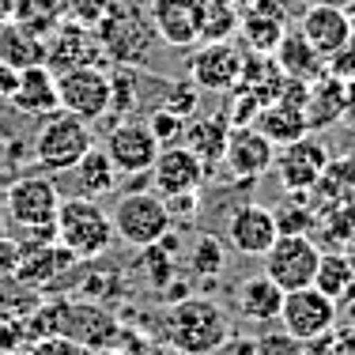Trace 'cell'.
I'll list each match as a JSON object with an SVG mask.
<instances>
[{"mask_svg":"<svg viewBox=\"0 0 355 355\" xmlns=\"http://www.w3.org/2000/svg\"><path fill=\"white\" fill-rule=\"evenodd\" d=\"M166 340L182 355H216V348L231 336V321L223 306L205 295H185L178 299L163 318Z\"/></svg>","mask_w":355,"mask_h":355,"instance_id":"obj_1","label":"cell"},{"mask_svg":"<svg viewBox=\"0 0 355 355\" xmlns=\"http://www.w3.org/2000/svg\"><path fill=\"white\" fill-rule=\"evenodd\" d=\"M53 239H61V250H69L76 261L103 257L114 246V219L110 212L98 208V200L91 197H61L53 219Z\"/></svg>","mask_w":355,"mask_h":355,"instance_id":"obj_2","label":"cell"},{"mask_svg":"<svg viewBox=\"0 0 355 355\" xmlns=\"http://www.w3.org/2000/svg\"><path fill=\"white\" fill-rule=\"evenodd\" d=\"M95 148V137H91V121L69 114V110H53L46 114L38 137H35V155L46 171H76L87 151Z\"/></svg>","mask_w":355,"mask_h":355,"instance_id":"obj_3","label":"cell"},{"mask_svg":"<svg viewBox=\"0 0 355 355\" xmlns=\"http://www.w3.org/2000/svg\"><path fill=\"white\" fill-rule=\"evenodd\" d=\"M110 219H114L117 239L137 246V250H148V246H155V242H163L174 227L171 212H166V200L159 197V193H148V189L125 193L114 205Z\"/></svg>","mask_w":355,"mask_h":355,"instance_id":"obj_4","label":"cell"},{"mask_svg":"<svg viewBox=\"0 0 355 355\" xmlns=\"http://www.w3.org/2000/svg\"><path fill=\"white\" fill-rule=\"evenodd\" d=\"M261 261H265V276L280 284V291H299L314 284L321 246L314 234H280Z\"/></svg>","mask_w":355,"mask_h":355,"instance_id":"obj_5","label":"cell"},{"mask_svg":"<svg viewBox=\"0 0 355 355\" xmlns=\"http://www.w3.org/2000/svg\"><path fill=\"white\" fill-rule=\"evenodd\" d=\"M57 98H61V110L83 117V121H98L103 114H110L114 87L98 64H83V69H69L57 76Z\"/></svg>","mask_w":355,"mask_h":355,"instance_id":"obj_6","label":"cell"},{"mask_svg":"<svg viewBox=\"0 0 355 355\" xmlns=\"http://www.w3.org/2000/svg\"><path fill=\"white\" fill-rule=\"evenodd\" d=\"M329 159H333L329 144L306 132V137H299L295 144H284V148L276 151L272 171L280 178L284 193H302V197H306V193L314 189V182L321 178V171H325Z\"/></svg>","mask_w":355,"mask_h":355,"instance_id":"obj_7","label":"cell"},{"mask_svg":"<svg viewBox=\"0 0 355 355\" xmlns=\"http://www.w3.org/2000/svg\"><path fill=\"white\" fill-rule=\"evenodd\" d=\"M4 208L15 227L27 231H53L57 208H61V193L49 178H19L12 189L4 193Z\"/></svg>","mask_w":355,"mask_h":355,"instance_id":"obj_8","label":"cell"},{"mask_svg":"<svg viewBox=\"0 0 355 355\" xmlns=\"http://www.w3.org/2000/svg\"><path fill=\"white\" fill-rule=\"evenodd\" d=\"M280 329L291 333L295 340H314V336L336 329V302L329 295H321L314 284L299 287V291H284Z\"/></svg>","mask_w":355,"mask_h":355,"instance_id":"obj_9","label":"cell"},{"mask_svg":"<svg viewBox=\"0 0 355 355\" xmlns=\"http://www.w3.org/2000/svg\"><path fill=\"white\" fill-rule=\"evenodd\" d=\"M242 57L246 53L231 38L227 42H197V49L189 57V80L200 91H231V87H239Z\"/></svg>","mask_w":355,"mask_h":355,"instance_id":"obj_10","label":"cell"},{"mask_svg":"<svg viewBox=\"0 0 355 355\" xmlns=\"http://www.w3.org/2000/svg\"><path fill=\"white\" fill-rule=\"evenodd\" d=\"M148 23L140 19V15L132 12H106L103 23H98V46H103V57H114L117 64H137L144 61V53H148Z\"/></svg>","mask_w":355,"mask_h":355,"instance_id":"obj_11","label":"cell"},{"mask_svg":"<svg viewBox=\"0 0 355 355\" xmlns=\"http://www.w3.org/2000/svg\"><path fill=\"white\" fill-rule=\"evenodd\" d=\"M205 163L193 155L185 144H171L159 148L155 163H151V182H155L159 197H178V193H197L205 185Z\"/></svg>","mask_w":355,"mask_h":355,"instance_id":"obj_12","label":"cell"},{"mask_svg":"<svg viewBox=\"0 0 355 355\" xmlns=\"http://www.w3.org/2000/svg\"><path fill=\"white\" fill-rule=\"evenodd\" d=\"M276 239H280L276 216H272V208H265V205H242L231 212V219H227V242H231V250L242 253V257H265Z\"/></svg>","mask_w":355,"mask_h":355,"instance_id":"obj_13","label":"cell"},{"mask_svg":"<svg viewBox=\"0 0 355 355\" xmlns=\"http://www.w3.org/2000/svg\"><path fill=\"white\" fill-rule=\"evenodd\" d=\"M103 151L110 155V163L117 166V174H148L151 163H155V155H159V144L151 137L148 125L121 121V125L110 129Z\"/></svg>","mask_w":355,"mask_h":355,"instance_id":"obj_14","label":"cell"},{"mask_svg":"<svg viewBox=\"0 0 355 355\" xmlns=\"http://www.w3.org/2000/svg\"><path fill=\"white\" fill-rule=\"evenodd\" d=\"M272 159H276V144L268 137H261L253 125L231 129L227 151H223V166L239 178V182H257L261 174L272 171Z\"/></svg>","mask_w":355,"mask_h":355,"instance_id":"obj_15","label":"cell"},{"mask_svg":"<svg viewBox=\"0 0 355 355\" xmlns=\"http://www.w3.org/2000/svg\"><path fill=\"white\" fill-rule=\"evenodd\" d=\"M200 0H151V31L174 49H189L200 42Z\"/></svg>","mask_w":355,"mask_h":355,"instance_id":"obj_16","label":"cell"},{"mask_svg":"<svg viewBox=\"0 0 355 355\" xmlns=\"http://www.w3.org/2000/svg\"><path fill=\"white\" fill-rule=\"evenodd\" d=\"M239 35L246 42L250 53H276L280 38L287 35V19L284 8L276 0H246L239 8Z\"/></svg>","mask_w":355,"mask_h":355,"instance_id":"obj_17","label":"cell"},{"mask_svg":"<svg viewBox=\"0 0 355 355\" xmlns=\"http://www.w3.org/2000/svg\"><path fill=\"white\" fill-rule=\"evenodd\" d=\"M103 61V46L80 23H64L53 31V42H46V69L53 76L69 72V69H83V64H98Z\"/></svg>","mask_w":355,"mask_h":355,"instance_id":"obj_18","label":"cell"},{"mask_svg":"<svg viewBox=\"0 0 355 355\" xmlns=\"http://www.w3.org/2000/svg\"><path fill=\"white\" fill-rule=\"evenodd\" d=\"M352 31H355L352 19L344 15V8H336V4H306V12H302V19H299V35L306 38L325 61L352 38Z\"/></svg>","mask_w":355,"mask_h":355,"instance_id":"obj_19","label":"cell"},{"mask_svg":"<svg viewBox=\"0 0 355 355\" xmlns=\"http://www.w3.org/2000/svg\"><path fill=\"white\" fill-rule=\"evenodd\" d=\"M69 340H76L80 348H103L106 340H117V321L106 314L103 306H72V302H61V329Z\"/></svg>","mask_w":355,"mask_h":355,"instance_id":"obj_20","label":"cell"},{"mask_svg":"<svg viewBox=\"0 0 355 355\" xmlns=\"http://www.w3.org/2000/svg\"><path fill=\"white\" fill-rule=\"evenodd\" d=\"M344 103H348V80L333 72H321L318 80H310V95H306V121H310V132H321V129H333L336 121H344Z\"/></svg>","mask_w":355,"mask_h":355,"instance_id":"obj_21","label":"cell"},{"mask_svg":"<svg viewBox=\"0 0 355 355\" xmlns=\"http://www.w3.org/2000/svg\"><path fill=\"white\" fill-rule=\"evenodd\" d=\"M8 98L23 114H42V117L53 114L61 106V98H57V76L46 64H27V69H19V76H15V87Z\"/></svg>","mask_w":355,"mask_h":355,"instance_id":"obj_22","label":"cell"},{"mask_svg":"<svg viewBox=\"0 0 355 355\" xmlns=\"http://www.w3.org/2000/svg\"><path fill=\"white\" fill-rule=\"evenodd\" d=\"M310 208L314 212H325L333 205H344V200H355V155H333L325 163V171L314 182V189L306 193Z\"/></svg>","mask_w":355,"mask_h":355,"instance_id":"obj_23","label":"cell"},{"mask_svg":"<svg viewBox=\"0 0 355 355\" xmlns=\"http://www.w3.org/2000/svg\"><path fill=\"white\" fill-rule=\"evenodd\" d=\"M239 314L253 321V325H272L280 321V306H284V291L276 280H268L265 272L250 276V280L239 284Z\"/></svg>","mask_w":355,"mask_h":355,"instance_id":"obj_24","label":"cell"},{"mask_svg":"<svg viewBox=\"0 0 355 355\" xmlns=\"http://www.w3.org/2000/svg\"><path fill=\"white\" fill-rule=\"evenodd\" d=\"M227 137H231V125H227V117H223V114H212V117H197V121H185L182 144L200 159V163H205V171H212L216 163H223Z\"/></svg>","mask_w":355,"mask_h":355,"instance_id":"obj_25","label":"cell"},{"mask_svg":"<svg viewBox=\"0 0 355 355\" xmlns=\"http://www.w3.org/2000/svg\"><path fill=\"white\" fill-rule=\"evenodd\" d=\"M272 61H276V69H280L284 76H291V80H306V83L318 80V76L325 72V57H321L318 49L299 35V27L287 31V35L280 38Z\"/></svg>","mask_w":355,"mask_h":355,"instance_id":"obj_26","label":"cell"},{"mask_svg":"<svg viewBox=\"0 0 355 355\" xmlns=\"http://www.w3.org/2000/svg\"><path fill=\"white\" fill-rule=\"evenodd\" d=\"M253 129H257L261 137H268L276 148H284V144H295L299 137H306V132H310V121H306V110H302V106L268 103V106H261Z\"/></svg>","mask_w":355,"mask_h":355,"instance_id":"obj_27","label":"cell"},{"mask_svg":"<svg viewBox=\"0 0 355 355\" xmlns=\"http://www.w3.org/2000/svg\"><path fill=\"white\" fill-rule=\"evenodd\" d=\"M0 64L15 72L27 64H46V42L35 38V31H23V23H0Z\"/></svg>","mask_w":355,"mask_h":355,"instance_id":"obj_28","label":"cell"},{"mask_svg":"<svg viewBox=\"0 0 355 355\" xmlns=\"http://www.w3.org/2000/svg\"><path fill=\"white\" fill-rule=\"evenodd\" d=\"M76 178H80V197H106V193L117 189V166L110 163V155L103 148H91L87 155L76 163Z\"/></svg>","mask_w":355,"mask_h":355,"instance_id":"obj_29","label":"cell"},{"mask_svg":"<svg viewBox=\"0 0 355 355\" xmlns=\"http://www.w3.org/2000/svg\"><path fill=\"white\" fill-rule=\"evenodd\" d=\"M355 284V268L352 261L344 257V250H321V261H318V272H314V287L329 299H340L344 291Z\"/></svg>","mask_w":355,"mask_h":355,"instance_id":"obj_30","label":"cell"},{"mask_svg":"<svg viewBox=\"0 0 355 355\" xmlns=\"http://www.w3.org/2000/svg\"><path fill=\"white\" fill-rule=\"evenodd\" d=\"M318 246H348V242L355 239V200H344V205H333L325 208V212H318Z\"/></svg>","mask_w":355,"mask_h":355,"instance_id":"obj_31","label":"cell"},{"mask_svg":"<svg viewBox=\"0 0 355 355\" xmlns=\"http://www.w3.org/2000/svg\"><path fill=\"white\" fill-rule=\"evenodd\" d=\"M272 216L280 234H314L318 227V212L310 208V200L302 193H287V200L280 208H272Z\"/></svg>","mask_w":355,"mask_h":355,"instance_id":"obj_32","label":"cell"},{"mask_svg":"<svg viewBox=\"0 0 355 355\" xmlns=\"http://www.w3.org/2000/svg\"><path fill=\"white\" fill-rule=\"evenodd\" d=\"M227 268V250L216 234H200L189 250V272L200 276V280H216L219 272Z\"/></svg>","mask_w":355,"mask_h":355,"instance_id":"obj_33","label":"cell"},{"mask_svg":"<svg viewBox=\"0 0 355 355\" xmlns=\"http://www.w3.org/2000/svg\"><path fill=\"white\" fill-rule=\"evenodd\" d=\"M261 106H265V103H261L250 87H231V106L223 110V117H227V125H231V129H242V125L257 121Z\"/></svg>","mask_w":355,"mask_h":355,"instance_id":"obj_34","label":"cell"},{"mask_svg":"<svg viewBox=\"0 0 355 355\" xmlns=\"http://www.w3.org/2000/svg\"><path fill=\"white\" fill-rule=\"evenodd\" d=\"M148 129H151V137H155L159 148H171V144H182L185 117L174 114V110H166V106H159L155 114L148 117Z\"/></svg>","mask_w":355,"mask_h":355,"instance_id":"obj_35","label":"cell"},{"mask_svg":"<svg viewBox=\"0 0 355 355\" xmlns=\"http://www.w3.org/2000/svg\"><path fill=\"white\" fill-rule=\"evenodd\" d=\"M253 355H306V352H302V340L276 329V333H261L253 340Z\"/></svg>","mask_w":355,"mask_h":355,"instance_id":"obj_36","label":"cell"},{"mask_svg":"<svg viewBox=\"0 0 355 355\" xmlns=\"http://www.w3.org/2000/svg\"><path fill=\"white\" fill-rule=\"evenodd\" d=\"M31 355H87V348H80L64 333H53V336H42V340L31 344Z\"/></svg>","mask_w":355,"mask_h":355,"instance_id":"obj_37","label":"cell"},{"mask_svg":"<svg viewBox=\"0 0 355 355\" xmlns=\"http://www.w3.org/2000/svg\"><path fill=\"white\" fill-rule=\"evenodd\" d=\"M325 69L333 72V76H340V80L355 83V31H352V38L344 42V46H340V49H336V53L325 61Z\"/></svg>","mask_w":355,"mask_h":355,"instance_id":"obj_38","label":"cell"},{"mask_svg":"<svg viewBox=\"0 0 355 355\" xmlns=\"http://www.w3.org/2000/svg\"><path fill=\"white\" fill-rule=\"evenodd\" d=\"M23 344H31V336H27V325H23L19 318H0V355L4 352H15V348H23Z\"/></svg>","mask_w":355,"mask_h":355,"instance_id":"obj_39","label":"cell"},{"mask_svg":"<svg viewBox=\"0 0 355 355\" xmlns=\"http://www.w3.org/2000/svg\"><path fill=\"white\" fill-rule=\"evenodd\" d=\"M197 95H200V87H197V83H182V87H171L166 110H174V114H182L185 121H189V117H193V110H197Z\"/></svg>","mask_w":355,"mask_h":355,"instance_id":"obj_40","label":"cell"},{"mask_svg":"<svg viewBox=\"0 0 355 355\" xmlns=\"http://www.w3.org/2000/svg\"><path fill=\"white\" fill-rule=\"evenodd\" d=\"M253 340L257 336H227L216 348V355H253Z\"/></svg>","mask_w":355,"mask_h":355,"instance_id":"obj_41","label":"cell"},{"mask_svg":"<svg viewBox=\"0 0 355 355\" xmlns=\"http://www.w3.org/2000/svg\"><path fill=\"white\" fill-rule=\"evenodd\" d=\"M336 321H340V325H352V329H355V284L340 295V299H336Z\"/></svg>","mask_w":355,"mask_h":355,"instance_id":"obj_42","label":"cell"},{"mask_svg":"<svg viewBox=\"0 0 355 355\" xmlns=\"http://www.w3.org/2000/svg\"><path fill=\"white\" fill-rule=\"evenodd\" d=\"M333 355H355V329L352 325L333 329Z\"/></svg>","mask_w":355,"mask_h":355,"instance_id":"obj_43","label":"cell"},{"mask_svg":"<svg viewBox=\"0 0 355 355\" xmlns=\"http://www.w3.org/2000/svg\"><path fill=\"white\" fill-rule=\"evenodd\" d=\"M302 352L306 355H333V329L314 336V340H302Z\"/></svg>","mask_w":355,"mask_h":355,"instance_id":"obj_44","label":"cell"},{"mask_svg":"<svg viewBox=\"0 0 355 355\" xmlns=\"http://www.w3.org/2000/svg\"><path fill=\"white\" fill-rule=\"evenodd\" d=\"M344 121L355 132V83H348V103H344Z\"/></svg>","mask_w":355,"mask_h":355,"instance_id":"obj_45","label":"cell"},{"mask_svg":"<svg viewBox=\"0 0 355 355\" xmlns=\"http://www.w3.org/2000/svg\"><path fill=\"white\" fill-rule=\"evenodd\" d=\"M15 4H19V0H0V23L15 19Z\"/></svg>","mask_w":355,"mask_h":355,"instance_id":"obj_46","label":"cell"},{"mask_svg":"<svg viewBox=\"0 0 355 355\" xmlns=\"http://www.w3.org/2000/svg\"><path fill=\"white\" fill-rule=\"evenodd\" d=\"M340 8H344V15H348V19H352V27H355V0H344Z\"/></svg>","mask_w":355,"mask_h":355,"instance_id":"obj_47","label":"cell"},{"mask_svg":"<svg viewBox=\"0 0 355 355\" xmlns=\"http://www.w3.org/2000/svg\"><path fill=\"white\" fill-rule=\"evenodd\" d=\"M95 355H125V352H117V348H98Z\"/></svg>","mask_w":355,"mask_h":355,"instance_id":"obj_48","label":"cell"},{"mask_svg":"<svg viewBox=\"0 0 355 355\" xmlns=\"http://www.w3.org/2000/svg\"><path fill=\"white\" fill-rule=\"evenodd\" d=\"M4 355H31V348L23 344V348H15V352H4Z\"/></svg>","mask_w":355,"mask_h":355,"instance_id":"obj_49","label":"cell"},{"mask_svg":"<svg viewBox=\"0 0 355 355\" xmlns=\"http://www.w3.org/2000/svg\"><path fill=\"white\" fill-rule=\"evenodd\" d=\"M151 355H166V352H151Z\"/></svg>","mask_w":355,"mask_h":355,"instance_id":"obj_50","label":"cell"}]
</instances>
